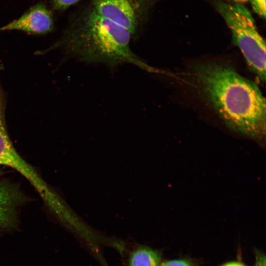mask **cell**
I'll return each mask as SVG.
<instances>
[{
  "label": "cell",
  "mask_w": 266,
  "mask_h": 266,
  "mask_svg": "<svg viewBox=\"0 0 266 266\" xmlns=\"http://www.w3.org/2000/svg\"><path fill=\"white\" fill-rule=\"evenodd\" d=\"M193 77L200 95L232 131L256 139L266 134V100L257 85L230 66L196 64Z\"/></svg>",
  "instance_id": "cell-1"
},
{
  "label": "cell",
  "mask_w": 266,
  "mask_h": 266,
  "mask_svg": "<svg viewBox=\"0 0 266 266\" xmlns=\"http://www.w3.org/2000/svg\"><path fill=\"white\" fill-rule=\"evenodd\" d=\"M133 37L127 30L99 14L89 4L73 14L62 37L50 49H61L86 62L111 66L131 64L153 71L155 69L132 52Z\"/></svg>",
  "instance_id": "cell-2"
},
{
  "label": "cell",
  "mask_w": 266,
  "mask_h": 266,
  "mask_svg": "<svg viewBox=\"0 0 266 266\" xmlns=\"http://www.w3.org/2000/svg\"><path fill=\"white\" fill-rule=\"evenodd\" d=\"M215 6L230 29L233 42L241 51L251 70L266 80V42L249 10L242 4L215 0Z\"/></svg>",
  "instance_id": "cell-3"
},
{
  "label": "cell",
  "mask_w": 266,
  "mask_h": 266,
  "mask_svg": "<svg viewBox=\"0 0 266 266\" xmlns=\"http://www.w3.org/2000/svg\"><path fill=\"white\" fill-rule=\"evenodd\" d=\"M5 103L0 99V165L10 166L23 175L35 188L50 209L60 218L69 212L61 199L30 164L17 153L7 134L4 123Z\"/></svg>",
  "instance_id": "cell-4"
},
{
  "label": "cell",
  "mask_w": 266,
  "mask_h": 266,
  "mask_svg": "<svg viewBox=\"0 0 266 266\" xmlns=\"http://www.w3.org/2000/svg\"><path fill=\"white\" fill-rule=\"evenodd\" d=\"M161 0H91L100 15L135 35L147 22L155 5Z\"/></svg>",
  "instance_id": "cell-5"
},
{
  "label": "cell",
  "mask_w": 266,
  "mask_h": 266,
  "mask_svg": "<svg viewBox=\"0 0 266 266\" xmlns=\"http://www.w3.org/2000/svg\"><path fill=\"white\" fill-rule=\"evenodd\" d=\"M52 11L43 3L32 6L18 18L0 27V31H19L33 34H42L54 28Z\"/></svg>",
  "instance_id": "cell-6"
},
{
  "label": "cell",
  "mask_w": 266,
  "mask_h": 266,
  "mask_svg": "<svg viewBox=\"0 0 266 266\" xmlns=\"http://www.w3.org/2000/svg\"><path fill=\"white\" fill-rule=\"evenodd\" d=\"M20 200L17 191L9 184L0 181V226L12 222Z\"/></svg>",
  "instance_id": "cell-7"
},
{
  "label": "cell",
  "mask_w": 266,
  "mask_h": 266,
  "mask_svg": "<svg viewBox=\"0 0 266 266\" xmlns=\"http://www.w3.org/2000/svg\"><path fill=\"white\" fill-rule=\"evenodd\" d=\"M159 254L148 248H139L134 251L129 260V266H159Z\"/></svg>",
  "instance_id": "cell-8"
},
{
  "label": "cell",
  "mask_w": 266,
  "mask_h": 266,
  "mask_svg": "<svg viewBox=\"0 0 266 266\" xmlns=\"http://www.w3.org/2000/svg\"><path fill=\"white\" fill-rule=\"evenodd\" d=\"M81 0H51L52 8L56 11L66 10L71 6L77 3Z\"/></svg>",
  "instance_id": "cell-9"
},
{
  "label": "cell",
  "mask_w": 266,
  "mask_h": 266,
  "mask_svg": "<svg viewBox=\"0 0 266 266\" xmlns=\"http://www.w3.org/2000/svg\"><path fill=\"white\" fill-rule=\"evenodd\" d=\"M255 11L262 18L266 17V0H249Z\"/></svg>",
  "instance_id": "cell-10"
},
{
  "label": "cell",
  "mask_w": 266,
  "mask_h": 266,
  "mask_svg": "<svg viewBox=\"0 0 266 266\" xmlns=\"http://www.w3.org/2000/svg\"><path fill=\"white\" fill-rule=\"evenodd\" d=\"M159 266H192L188 262L181 260H174L166 261Z\"/></svg>",
  "instance_id": "cell-11"
},
{
  "label": "cell",
  "mask_w": 266,
  "mask_h": 266,
  "mask_svg": "<svg viewBox=\"0 0 266 266\" xmlns=\"http://www.w3.org/2000/svg\"><path fill=\"white\" fill-rule=\"evenodd\" d=\"M255 266H266V257L262 254L257 255Z\"/></svg>",
  "instance_id": "cell-12"
},
{
  "label": "cell",
  "mask_w": 266,
  "mask_h": 266,
  "mask_svg": "<svg viewBox=\"0 0 266 266\" xmlns=\"http://www.w3.org/2000/svg\"><path fill=\"white\" fill-rule=\"evenodd\" d=\"M222 266H245L242 263L239 262H231L227 263Z\"/></svg>",
  "instance_id": "cell-13"
}]
</instances>
